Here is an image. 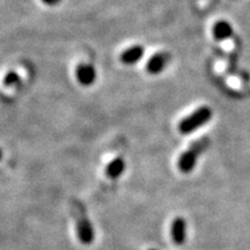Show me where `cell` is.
<instances>
[{
	"instance_id": "8fae6325",
	"label": "cell",
	"mask_w": 250,
	"mask_h": 250,
	"mask_svg": "<svg viewBox=\"0 0 250 250\" xmlns=\"http://www.w3.org/2000/svg\"><path fill=\"white\" fill-rule=\"evenodd\" d=\"M42 1L48 6H56V5H58L62 0H42Z\"/></svg>"
},
{
	"instance_id": "277c9868",
	"label": "cell",
	"mask_w": 250,
	"mask_h": 250,
	"mask_svg": "<svg viewBox=\"0 0 250 250\" xmlns=\"http://www.w3.org/2000/svg\"><path fill=\"white\" fill-rule=\"evenodd\" d=\"M96 70L93 65L81 64L77 68V79L80 85L89 87L92 86L96 80Z\"/></svg>"
},
{
	"instance_id": "52a82bcc",
	"label": "cell",
	"mask_w": 250,
	"mask_h": 250,
	"mask_svg": "<svg viewBox=\"0 0 250 250\" xmlns=\"http://www.w3.org/2000/svg\"><path fill=\"white\" fill-rule=\"evenodd\" d=\"M144 54H145V49L142 45H133L122 54L121 61L126 65H133L142 61Z\"/></svg>"
},
{
	"instance_id": "ba28073f",
	"label": "cell",
	"mask_w": 250,
	"mask_h": 250,
	"mask_svg": "<svg viewBox=\"0 0 250 250\" xmlns=\"http://www.w3.org/2000/svg\"><path fill=\"white\" fill-rule=\"evenodd\" d=\"M125 167H126V165H125L124 159L116 158L108 165L105 173H107L108 177H110L112 180H116L118 177H121V175L124 173Z\"/></svg>"
},
{
	"instance_id": "7c38bea8",
	"label": "cell",
	"mask_w": 250,
	"mask_h": 250,
	"mask_svg": "<svg viewBox=\"0 0 250 250\" xmlns=\"http://www.w3.org/2000/svg\"><path fill=\"white\" fill-rule=\"evenodd\" d=\"M1 159H2V151L0 149V161H1Z\"/></svg>"
},
{
	"instance_id": "8992f818",
	"label": "cell",
	"mask_w": 250,
	"mask_h": 250,
	"mask_svg": "<svg viewBox=\"0 0 250 250\" xmlns=\"http://www.w3.org/2000/svg\"><path fill=\"white\" fill-rule=\"evenodd\" d=\"M171 239L175 245L182 246L187 240V223L183 218L177 217L171 224Z\"/></svg>"
},
{
	"instance_id": "3957f363",
	"label": "cell",
	"mask_w": 250,
	"mask_h": 250,
	"mask_svg": "<svg viewBox=\"0 0 250 250\" xmlns=\"http://www.w3.org/2000/svg\"><path fill=\"white\" fill-rule=\"evenodd\" d=\"M73 217L76 218L77 233L80 242L85 246L92 245L94 236H95L94 235V228L81 206L73 205Z\"/></svg>"
},
{
	"instance_id": "5b68a950",
	"label": "cell",
	"mask_w": 250,
	"mask_h": 250,
	"mask_svg": "<svg viewBox=\"0 0 250 250\" xmlns=\"http://www.w3.org/2000/svg\"><path fill=\"white\" fill-rule=\"evenodd\" d=\"M170 61L169 54H166V52H159L155 54L151 59L147 62L146 68L151 74H159L167 67L168 62Z\"/></svg>"
},
{
	"instance_id": "30bf717a",
	"label": "cell",
	"mask_w": 250,
	"mask_h": 250,
	"mask_svg": "<svg viewBox=\"0 0 250 250\" xmlns=\"http://www.w3.org/2000/svg\"><path fill=\"white\" fill-rule=\"evenodd\" d=\"M20 83V77L15 71H9L4 78L5 86H15Z\"/></svg>"
},
{
	"instance_id": "9c48e42d",
	"label": "cell",
	"mask_w": 250,
	"mask_h": 250,
	"mask_svg": "<svg viewBox=\"0 0 250 250\" xmlns=\"http://www.w3.org/2000/svg\"><path fill=\"white\" fill-rule=\"evenodd\" d=\"M213 35L218 41L226 40L233 35V28L226 21H220L213 27Z\"/></svg>"
},
{
	"instance_id": "7a4b0ae2",
	"label": "cell",
	"mask_w": 250,
	"mask_h": 250,
	"mask_svg": "<svg viewBox=\"0 0 250 250\" xmlns=\"http://www.w3.org/2000/svg\"><path fill=\"white\" fill-rule=\"evenodd\" d=\"M212 117V110L208 107H201L191 115L183 118L179 124V130L182 134H190L205 125Z\"/></svg>"
},
{
	"instance_id": "6da1fadb",
	"label": "cell",
	"mask_w": 250,
	"mask_h": 250,
	"mask_svg": "<svg viewBox=\"0 0 250 250\" xmlns=\"http://www.w3.org/2000/svg\"><path fill=\"white\" fill-rule=\"evenodd\" d=\"M208 144H210V140L208 137H202L195 143H192L188 151L181 154L179 161H177V167L183 174L191 173L195 169L198 156L208 148Z\"/></svg>"
}]
</instances>
